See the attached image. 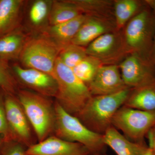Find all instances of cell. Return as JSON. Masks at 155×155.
<instances>
[{"mask_svg": "<svg viewBox=\"0 0 155 155\" xmlns=\"http://www.w3.org/2000/svg\"><path fill=\"white\" fill-rule=\"evenodd\" d=\"M52 0H35L30 2L27 12V22L33 31L41 33L49 25Z\"/></svg>", "mask_w": 155, "mask_h": 155, "instance_id": "cell-20", "label": "cell"}, {"mask_svg": "<svg viewBox=\"0 0 155 155\" xmlns=\"http://www.w3.org/2000/svg\"><path fill=\"white\" fill-rule=\"evenodd\" d=\"M123 106L147 112H155V79L130 88Z\"/></svg>", "mask_w": 155, "mask_h": 155, "instance_id": "cell-18", "label": "cell"}, {"mask_svg": "<svg viewBox=\"0 0 155 155\" xmlns=\"http://www.w3.org/2000/svg\"><path fill=\"white\" fill-rule=\"evenodd\" d=\"M0 134L7 140L14 138L9 128L6 118L5 104L0 95Z\"/></svg>", "mask_w": 155, "mask_h": 155, "instance_id": "cell-27", "label": "cell"}, {"mask_svg": "<svg viewBox=\"0 0 155 155\" xmlns=\"http://www.w3.org/2000/svg\"><path fill=\"white\" fill-rule=\"evenodd\" d=\"M107 146L111 148L117 155H143L148 146L145 142L129 140L112 125L103 134Z\"/></svg>", "mask_w": 155, "mask_h": 155, "instance_id": "cell-17", "label": "cell"}, {"mask_svg": "<svg viewBox=\"0 0 155 155\" xmlns=\"http://www.w3.org/2000/svg\"><path fill=\"white\" fill-rule=\"evenodd\" d=\"M126 86L134 88L155 79V65L135 54H128L119 65Z\"/></svg>", "mask_w": 155, "mask_h": 155, "instance_id": "cell-9", "label": "cell"}, {"mask_svg": "<svg viewBox=\"0 0 155 155\" xmlns=\"http://www.w3.org/2000/svg\"><path fill=\"white\" fill-rule=\"evenodd\" d=\"M86 17V15L81 14L64 23L48 25L41 33L49 38L61 51L72 43Z\"/></svg>", "mask_w": 155, "mask_h": 155, "instance_id": "cell-15", "label": "cell"}, {"mask_svg": "<svg viewBox=\"0 0 155 155\" xmlns=\"http://www.w3.org/2000/svg\"><path fill=\"white\" fill-rule=\"evenodd\" d=\"M55 122L54 135L67 141L84 146L91 153H105L104 136L93 132L76 116L69 114L57 101L54 102Z\"/></svg>", "mask_w": 155, "mask_h": 155, "instance_id": "cell-3", "label": "cell"}, {"mask_svg": "<svg viewBox=\"0 0 155 155\" xmlns=\"http://www.w3.org/2000/svg\"><path fill=\"white\" fill-rule=\"evenodd\" d=\"M28 36L20 27L0 38V58L8 62L19 60Z\"/></svg>", "mask_w": 155, "mask_h": 155, "instance_id": "cell-19", "label": "cell"}, {"mask_svg": "<svg viewBox=\"0 0 155 155\" xmlns=\"http://www.w3.org/2000/svg\"><path fill=\"white\" fill-rule=\"evenodd\" d=\"M149 140V147L155 153V125L151 128L146 136Z\"/></svg>", "mask_w": 155, "mask_h": 155, "instance_id": "cell-29", "label": "cell"}, {"mask_svg": "<svg viewBox=\"0 0 155 155\" xmlns=\"http://www.w3.org/2000/svg\"><path fill=\"white\" fill-rule=\"evenodd\" d=\"M87 86L92 96L113 94L128 88L122 79L119 65H102Z\"/></svg>", "mask_w": 155, "mask_h": 155, "instance_id": "cell-12", "label": "cell"}, {"mask_svg": "<svg viewBox=\"0 0 155 155\" xmlns=\"http://www.w3.org/2000/svg\"><path fill=\"white\" fill-rule=\"evenodd\" d=\"M13 73L23 85L31 91L45 96L55 98L58 90L56 79L51 75L37 69L25 68L15 64Z\"/></svg>", "mask_w": 155, "mask_h": 155, "instance_id": "cell-11", "label": "cell"}, {"mask_svg": "<svg viewBox=\"0 0 155 155\" xmlns=\"http://www.w3.org/2000/svg\"><path fill=\"white\" fill-rule=\"evenodd\" d=\"M17 99L22 106L38 142L54 132L55 122L54 103L48 97L29 90H19Z\"/></svg>", "mask_w": 155, "mask_h": 155, "instance_id": "cell-2", "label": "cell"}, {"mask_svg": "<svg viewBox=\"0 0 155 155\" xmlns=\"http://www.w3.org/2000/svg\"><path fill=\"white\" fill-rule=\"evenodd\" d=\"M143 155H154V153L148 147Z\"/></svg>", "mask_w": 155, "mask_h": 155, "instance_id": "cell-32", "label": "cell"}, {"mask_svg": "<svg viewBox=\"0 0 155 155\" xmlns=\"http://www.w3.org/2000/svg\"><path fill=\"white\" fill-rule=\"evenodd\" d=\"M102 65L96 58L87 55L72 69L76 76L87 86Z\"/></svg>", "mask_w": 155, "mask_h": 155, "instance_id": "cell-24", "label": "cell"}, {"mask_svg": "<svg viewBox=\"0 0 155 155\" xmlns=\"http://www.w3.org/2000/svg\"><path fill=\"white\" fill-rule=\"evenodd\" d=\"M81 14L91 17L114 19L113 0H70Z\"/></svg>", "mask_w": 155, "mask_h": 155, "instance_id": "cell-22", "label": "cell"}, {"mask_svg": "<svg viewBox=\"0 0 155 155\" xmlns=\"http://www.w3.org/2000/svg\"><path fill=\"white\" fill-rule=\"evenodd\" d=\"M4 104L7 122L14 138L27 148L35 143L32 140L31 125L17 98L7 94Z\"/></svg>", "mask_w": 155, "mask_h": 155, "instance_id": "cell-10", "label": "cell"}, {"mask_svg": "<svg viewBox=\"0 0 155 155\" xmlns=\"http://www.w3.org/2000/svg\"><path fill=\"white\" fill-rule=\"evenodd\" d=\"M154 155H155V153H154Z\"/></svg>", "mask_w": 155, "mask_h": 155, "instance_id": "cell-35", "label": "cell"}, {"mask_svg": "<svg viewBox=\"0 0 155 155\" xmlns=\"http://www.w3.org/2000/svg\"><path fill=\"white\" fill-rule=\"evenodd\" d=\"M87 55L86 48L71 43L61 51L58 58L64 65L72 69Z\"/></svg>", "mask_w": 155, "mask_h": 155, "instance_id": "cell-25", "label": "cell"}, {"mask_svg": "<svg viewBox=\"0 0 155 155\" xmlns=\"http://www.w3.org/2000/svg\"><path fill=\"white\" fill-rule=\"evenodd\" d=\"M81 14L79 9L70 0H54L50 12L49 25L64 23Z\"/></svg>", "mask_w": 155, "mask_h": 155, "instance_id": "cell-23", "label": "cell"}, {"mask_svg": "<svg viewBox=\"0 0 155 155\" xmlns=\"http://www.w3.org/2000/svg\"><path fill=\"white\" fill-rule=\"evenodd\" d=\"M130 88L105 95L92 96L75 116L93 132L103 135L112 126V120L123 106Z\"/></svg>", "mask_w": 155, "mask_h": 155, "instance_id": "cell-1", "label": "cell"}, {"mask_svg": "<svg viewBox=\"0 0 155 155\" xmlns=\"http://www.w3.org/2000/svg\"><path fill=\"white\" fill-rule=\"evenodd\" d=\"M145 2L155 16V0H145Z\"/></svg>", "mask_w": 155, "mask_h": 155, "instance_id": "cell-31", "label": "cell"}, {"mask_svg": "<svg viewBox=\"0 0 155 155\" xmlns=\"http://www.w3.org/2000/svg\"><path fill=\"white\" fill-rule=\"evenodd\" d=\"M149 61H150L151 63L155 65V35L150 53Z\"/></svg>", "mask_w": 155, "mask_h": 155, "instance_id": "cell-30", "label": "cell"}, {"mask_svg": "<svg viewBox=\"0 0 155 155\" xmlns=\"http://www.w3.org/2000/svg\"><path fill=\"white\" fill-rule=\"evenodd\" d=\"M54 75L58 85L56 101L68 113L75 116L92 96L88 87L59 58L55 64Z\"/></svg>", "mask_w": 155, "mask_h": 155, "instance_id": "cell-4", "label": "cell"}, {"mask_svg": "<svg viewBox=\"0 0 155 155\" xmlns=\"http://www.w3.org/2000/svg\"><path fill=\"white\" fill-rule=\"evenodd\" d=\"M128 54H135L149 61L155 35V16L147 6L130 19L122 29Z\"/></svg>", "mask_w": 155, "mask_h": 155, "instance_id": "cell-5", "label": "cell"}, {"mask_svg": "<svg viewBox=\"0 0 155 155\" xmlns=\"http://www.w3.org/2000/svg\"><path fill=\"white\" fill-rule=\"evenodd\" d=\"M27 148L16 142L7 145L1 150L0 155H26Z\"/></svg>", "mask_w": 155, "mask_h": 155, "instance_id": "cell-28", "label": "cell"}, {"mask_svg": "<svg viewBox=\"0 0 155 155\" xmlns=\"http://www.w3.org/2000/svg\"><path fill=\"white\" fill-rule=\"evenodd\" d=\"M91 155H107L105 153H94L91 154Z\"/></svg>", "mask_w": 155, "mask_h": 155, "instance_id": "cell-33", "label": "cell"}, {"mask_svg": "<svg viewBox=\"0 0 155 155\" xmlns=\"http://www.w3.org/2000/svg\"><path fill=\"white\" fill-rule=\"evenodd\" d=\"M87 55L96 58L103 65H119L128 54L122 30L106 33L86 48Z\"/></svg>", "mask_w": 155, "mask_h": 155, "instance_id": "cell-8", "label": "cell"}, {"mask_svg": "<svg viewBox=\"0 0 155 155\" xmlns=\"http://www.w3.org/2000/svg\"><path fill=\"white\" fill-rule=\"evenodd\" d=\"M112 125L135 142H144L148 133L155 125V112H147L122 106L112 120Z\"/></svg>", "mask_w": 155, "mask_h": 155, "instance_id": "cell-7", "label": "cell"}, {"mask_svg": "<svg viewBox=\"0 0 155 155\" xmlns=\"http://www.w3.org/2000/svg\"><path fill=\"white\" fill-rule=\"evenodd\" d=\"M60 51L49 38L38 33L28 35L18 61L22 67L45 72L54 78V68Z\"/></svg>", "mask_w": 155, "mask_h": 155, "instance_id": "cell-6", "label": "cell"}, {"mask_svg": "<svg viewBox=\"0 0 155 155\" xmlns=\"http://www.w3.org/2000/svg\"><path fill=\"white\" fill-rule=\"evenodd\" d=\"M116 30L117 29L114 19L87 16L72 43L86 48L103 35Z\"/></svg>", "mask_w": 155, "mask_h": 155, "instance_id": "cell-14", "label": "cell"}, {"mask_svg": "<svg viewBox=\"0 0 155 155\" xmlns=\"http://www.w3.org/2000/svg\"><path fill=\"white\" fill-rule=\"evenodd\" d=\"M147 7L145 1L114 0V19L117 30H122L130 19Z\"/></svg>", "mask_w": 155, "mask_h": 155, "instance_id": "cell-21", "label": "cell"}, {"mask_svg": "<svg viewBox=\"0 0 155 155\" xmlns=\"http://www.w3.org/2000/svg\"><path fill=\"white\" fill-rule=\"evenodd\" d=\"M26 155H91L87 148L76 142L51 135L26 149Z\"/></svg>", "mask_w": 155, "mask_h": 155, "instance_id": "cell-13", "label": "cell"}, {"mask_svg": "<svg viewBox=\"0 0 155 155\" xmlns=\"http://www.w3.org/2000/svg\"><path fill=\"white\" fill-rule=\"evenodd\" d=\"M1 144H2V141H1V139H0V152H1Z\"/></svg>", "mask_w": 155, "mask_h": 155, "instance_id": "cell-34", "label": "cell"}, {"mask_svg": "<svg viewBox=\"0 0 155 155\" xmlns=\"http://www.w3.org/2000/svg\"><path fill=\"white\" fill-rule=\"evenodd\" d=\"M25 3L23 0H0V38L21 27Z\"/></svg>", "mask_w": 155, "mask_h": 155, "instance_id": "cell-16", "label": "cell"}, {"mask_svg": "<svg viewBox=\"0 0 155 155\" xmlns=\"http://www.w3.org/2000/svg\"><path fill=\"white\" fill-rule=\"evenodd\" d=\"M8 62L0 58V87L7 94L13 95L17 92V81Z\"/></svg>", "mask_w": 155, "mask_h": 155, "instance_id": "cell-26", "label": "cell"}]
</instances>
